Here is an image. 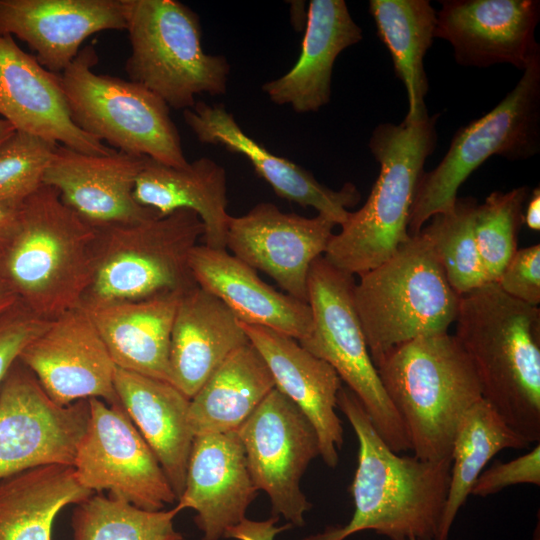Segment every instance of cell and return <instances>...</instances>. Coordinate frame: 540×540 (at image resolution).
Here are the masks:
<instances>
[{
  "instance_id": "cell-1",
  "label": "cell",
  "mask_w": 540,
  "mask_h": 540,
  "mask_svg": "<svg viewBox=\"0 0 540 540\" xmlns=\"http://www.w3.org/2000/svg\"><path fill=\"white\" fill-rule=\"evenodd\" d=\"M337 408L359 444L349 488L354 513L346 525L327 527L303 540H345L365 530L390 540H435L448 493L451 457L428 461L394 452L347 387L338 392Z\"/></svg>"
},
{
  "instance_id": "cell-2",
  "label": "cell",
  "mask_w": 540,
  "mask_h": 540,
  "mask_svg": "<svg viewBox=\"0 0 540 540\" xmlns=\"http://www.w3.org/2000/svg\"><path fill=\"white\" fill-rule=\"evenodd\" d=\"M458 339L477 372L482 398L530 444L540 441V309L495 282L461 295Z\"/></svg>"
},
{
  "instance_id": "cell-3",
  "label": "cell",
  "mask_w": 540,
  "mask_h": 540,
  "mask_svg": "<svg viewBox=\"0 0 540 540\" xmlns=\"http://www.w3.org/2000/svg\"><path fill=\"white\" fill-rule=\"evenodd\" d=\"M98 232L42 185L21 206L0 276L19 302L47 321L80 307L95 272Z\"/></svg>"
},
{
  "instance_id": "cell-4",
  "label": "cell",
  "mask_w": 540,
  "mask_h": 540,
  "mask_svg": "<svg viewBox=\"0 0 540 540\" xmlns=\"http://www.w3.org/2000/svg\"><path fill=\"white\" fill-rule=\"evenodd\" d=\"M375 366L414 456L428 461L451 457L462 417L482 399L477 372L455 335L419 336L391 350Z\"/></svg>"
},
{
  "instance_id": "cell-5",
  "label": "cell",
  "mask_w": 540,
  "mask_h": 540,
  "mask_svg": "<svg viewBox=\"0 0 540 540\" xmlns=\"http://www.w3.org/2000/svg\"><path fill=\"white\" fill-rule=\"evenodd\" d=\"M438 117L382 123L373 130L369 148L379 175L365 204L349 213L328 243L323 256L334 267L360 276L409 240L411 209L424 164L436 147Z\"/></svg>"
},
{
  "instance_id": "cell-6",
  "label": "cell",
  "mask_w": 540,
  "mask_h": 540,
  "mask_svg": "<svg viewBox=\"0 0 540 540\" xmlns=\"http://www.w3.org/2000/svg\"><path fill=\"white\" fill-rule=\"evenodd\" d=\"M359 277L354 306L374 364L414 338L448 332L456 320L461 296L422 232Z\"/></svg>"
},
{
  "instance_id": "cell-7",
  "label": "cell",
  "mask_w": 540,
  "mask_h": 540,
  "mask_svg": "<svg viewBox=\"0 0 540 540\" xmlns=\"http://www.w3.org/2000/svg\"><path fill=\"white\" fill-rule=\"evenodd\" d=\"M96 228L95 272L80 307L184 293L197 285L189 259L204 226L195 212L179 209Z\"/></svg>"
},
{
  "instance_id": "cell-8",
  "label": "cell",
  "mask_w": 540,
  "mask_h": 540,
  "mask_svg": "<svg viewBox=\"0 0 540 540\" xmlns=\"http://www.w3.org/2000/svg\"><path fill=\"white\" fill-rule=\"evenodd\" d=\"M131 54L130 81L161 98L169 108L187 110L201 93L226 92L230 66L207 54L199 16L177 0H122Z\"/></svg>"
},
{
  "instance_id": "cell-9",
  "label": "cell",
  "mask_w": 540,
  "mask_h": 540,
  "mask_svg": "<svg viewBox=\"0 0 540 540\" xmlns=\"http://www.w3.org/2000/svg\"><path fill=\"white\" fill-rule=\"evenodd\" d=\"M94 46H85L60 74L73 122L113 149L185 167L181 138L169 106L144 86L98 74Z\"/></svg>"
},
{
  "instance_id": "cell-10",
  "label": "cell",
  "mask_w": 540,
  "mask_h": 540,
  "mask_svg": "<svg viewBox=\"0 0 540 540\" xmlns=\"http://www.w3.org/2000/svg\"><path fill=\"white\" fill-rule=\"evenodd\" d=\"M540 151V55L515 87L488 113L461 127L431 171L419 180L409 235L418 234L434 215L450 211L459 187L491 156L525 160Z\"/></svg>"
},
{
  "instance_id": "cell-11",
  "label": "cell",
  "mask_w": 540,
  "mask_h": 540,
  "mask_svg": "<svg viewBox=\"0 0 540 540\" xmlns=\"http://www.w3.org/2000/svg\"><path fill=\"white\" fill-rule=\"evenodd\" d=\"M355 283L353 275L323 255L314 260L307 282L312 329L298 342L336 371L383 441L396 453L406 452L411 445L405 426L384 389L355 310Z\"/></svg>"
},
{
  "instance_id": "cell-12",
  "label": "cell",
  "mask_w": 540,
  "mask_h": 540,
  "mask_svg": "<svg viewBox=\"0 0 540 540\" xmlns=\"http://www.w3.org/2000/svg\"><path fill=\"white\" fill-rule=\"evenodd\" d=\"M89 420L73 469L79 484L148 511L177 497L154 453L121 404L89 398Z\"/></svg>"
},
{
  "instance_id": "cell-13",
  "label": "cell",
  "mask_w": 540,
  "mask_h": 540,
  "mask_svg": "<svg viewBox=\"0 0 540 540\" xmlns=\"http://www.w3.org/2000/svg\"><path fill=\"white\" fill-rule=\"evenodd\" d=\"M88 420V399L57 404L17 359L0 384V479L39 466H73Z\"/></svg>"
},
{
  "instance_id": "cell-14",
  "label": "cell",
  "mask_w": 540,
  "mask_h": 540,
  "mask_svg": "<svg viewBox=\"0 0 540 540\" xmlns=\"http://www.w3.org/2000/svg\"><path fill=\"white\" fill-rule=\"evenodd\" d=\"M253 482L271 503L272 516L305 525L312 505L300 488L310 462L319 456L316 431L298 406L274 388L236 430Z\"/></svg>"
},
{
  "instance_id": "cell-15",
  "label": "cell",
  "mask_w": 540,
  "mask_h": 540,
  "mask_svg": "<svg viewBox=\"0 0 540 540\" xmlns=\"http://www.w3.org/2000/svg\"><path fill=\"white\" fill-rule=\"evenodd\" d=\"M335 226L323 214L307 218L262 202L245 215L230 216L226 248L269 275L286 294L308 303L310 267L324 255Z\"/></svg>"
},
{
  "instance_id": "cell-16",
  "label": "cell",
  "mask_w": 540,
  "mask_h": 540,
  "mask_svg": "<svg viewBox=\"0 0 540 540\" xmlns=\"http://www.w3.org/2000/svg\"><path fill=\"white\" fill-rule=\"evenodd\" d=\"M18 359L59 405L89 398L120 404L114 388L116 365L81 307L51 320L22 349Z\"/></svg>"
},
{
  "instance_id": "cell-17",
  "label": "cell",
  "mask_w": 540,
  "mask_h": 540,
  "mask_svg": "<svg viewBox=\"0 0 540 540\" xmlns=\"http://www.w3.org/2000/svg\"><path fill=\"white\" fill-rule=\"evenodd\" d=\"M437 12L435 38L448 41L455 61L465 67L511 64L522 71L538 55L537 0H444Z\"/></svg>"
},
{
  "instance_id": "cell-18",
  "label": "cell",
  "mask_w": 540,
  "mask_h": 540,
  "mask_svg": "<svg viewBox=\"0 0 540 540\" xmlns=\"http://www.w3.org/2000/svg\"><path fill=\"white\" fill-rule=\"evenodd\" d=\"M0 117L25 132L92 155L115 151L73 122L59 74L44 68L12 36L0 35Z\"/></svg>"
},
{
  "instance_id": "cell-19",
  "label": "cell",
  "mask_w": 540,
  "mask_h": 540,
  "mask_svg": "<svg viewBox=\"0 0 540 540\" xmlns=\"http://www.w3.org/2000/svg\"><path fill=\"white\" fill-rule=\"evenodd\" d=\"M146 157L120 151L82 153L57 144L43 176L62 201L94 226L130 223L159 216L134 198Z\"/></svg>"
},
{
  "instance_id": "cell-20",
  "label": "cell",
  "mask_w": 540,
  "mask_h": 540,
  "mask_svg": "<svg viewBox=\"0 0 540 540\" xmlns=\"http://www.w3.org/2000/svg\"><path fill=\"white\" fill-rule=\"evenodd\" d=\"M243 444L236 431L194 436L185 486L176 508H191L202 540H220L246 518L257 497Z\"/></svg>"
},
{
  "instance_id": "cell-21",
  "label": "cell",
  "mask_w": 540,
  "mask_h": 540,
  "mask_svg": "<svg viewBox=\"0 0 540 540\" xmlns=\"http://www.w3.org/2000/svg\"><path fill=\"white\" fill-rule=\"evenodd\" d=\"M183 116L201 143L221 145L243 155L280 198L313 207L336 225L341 226L350 213L348 208L361 200V193L353 183L347 182L339 190H333L296 163L271 153L247 135L222 104L196 102L183 111Z\"/></svg>"
},
{
  "instance_id": "cell-22",
  "label": "cell",
  "mask_w": 540,
  "mask_h": 540,
  "mask_svg": "<svg viewBox=\"0 0 540 540\" xmlns=\"http://www.w3.org/2000/svg\"><path fill=\"white\" fill-rule=\"evenodd\" d=\"M126 28L122 0H0V35L16 36L62 73L94 33Z\"/></svg>"
},
{
  "instance_id": "cell-23",
  "label": "cell",
  "mask_w": 540,
  "mask_h": 540,
  "mask_svg": "<svg viewBox=\"0 0 540 540\" xmlns=\"http://www.w3.org/2000/svg\"><path fill=\"white\" fill-rule=\"evenodd\" d=\"M242 324L250 343L267 364L275 388L293 401L312 423L319 456L331 468L338 464L344 441L337 396L342 381L324 360L311 354L291 336L273 329Z\"/></svg>"
},
{
  "instance_id": "cell-24",
  "label": "cell",
  "mask_w": 540,
  "mask_h": 540,
  "mask_svg": "<svg viewBox=\"0 0 540 540\" xmlns=\"http://www.w3.org/2000/svg\"><path fill=\"white\" fill-rule=\"evenodd\" d=\"M250 341L227 305L198 285L181 294L169 349L170 383L192 399L236 349Z\"/></svg>"
},
{
  "instance_id": "cell-25",
  "label": "cell",
  "mask_w": 540,
  "mask_h": 540,
  "mask_svg": "<svg viewBox=\"0 0 540 540\" xmlns=\"http://www.w3.org/2000/svg\"><path fill=\"white\" fill-rule=\"evenodd\" d=\"M189 265L196 284L223 301L241 323L267 327L297 341L310 333L309 304L275 290L226 249L196 245Z\"/></svg>"
},
{
  "instance_id": "cell-26",
  "label": "cell",
  "mask_w": 540,
  "mask_h": 540,
  "mask_svg": "<svg viewBox=\"0 0 540 540\" xmlns=\"http://www.w3.org/2000/svg\"><path fill=\"white\" fill-rule=\"evenodd\" d=\"M344 0H311L300 55L283 76L262 85L270 100L297 113L315 112L330 101L338 55L362 40Z\"/></svg>"
},
{
  "instance_id": "cell-27",
  "label": "cell",
  "mask_w": 540,
  "mask_h": 540,
  "mask_svg": "<svg viewBox=\"0 0 540 540\" xmlns=\"http://www.w3.org/2000/svg\"><path fill=\"white\" fill-rule=\"evenodd\" d=\"M120 404L161 465L177 500L185 486L194 434L190 399L167 381L116 367Z\"/></svg>"
},
{
  "instance_id": "cell-28",
  "label": "cell",
  "mask_w": 540,
  "mask_h": 540,
  "mask_svg": "<svg viewBox=\"0 0 540 540\" xmlns=\"http://www.w3.org/2000/svg\"><path fill=\"white\" fill-rule=\"evenodd\" d=\"M181 294L165 293L83 309L116 367L170 383V337Z\"/></svg>"
},
{
  "instance_id": "cell-29",
  "label": "cell",
  "mask_w": 540,
  "mask_h": 540,
  "mask_svg": "<svg viewBox=\"0 0 540 540\" xmlns=\"http://www.w3.org/2000/svg\"><path fill=\"white\" fill-rule=\"evenodd\" d=\"M226 192L225 169L212 159L202 157L185 167H173L146 157L133 195L159 216L179 209L195 212L204 226V245L226 249L230 218Z\"/></svg>"
},
{
  "instance_id": "cell-30",
  "label": "cell",
  "mask_w": 540,
  "mask_h": 540,
  "mask_svg": "<svg viewBox=\"0 0 540 540\" xmlns=\"http://www.w3.org/2000/svg\"><path fill=\"white\" fill-rule=\"evenodd\" d=\"M274 388L257 349L250 342L236 349L190 399L194 436L236 431Z\"/></svg>"
},
{
  "instance_id": "cell-31",
  "label": "cell",
  "mask_w": 540,
  "mask_h": 540,
  "mask_svg": "<svg viewBox=\"0 0 540 540\" xmlns=\"http://www.w3.org/2000/svg\"><path fill=\"white\" fill-rule=\"evenodd\" d=\"M93 493L67 465L39 466L0 479V540H51L57 514Z\"/></svg>"
},
{
  "instance_id": "cell-32",
  "label": "cell",
  "mask_w": 540,
  "mask_h": 540,
  "mask_svg": "<svg viewBox=\"0 0 540 540\" xmlns=\"http://www.w3.org/2000/svg\"><path fill=\"white\" fill-rule=\"evenodd\" d=\"M369 13L406 89L408 112L404 120L427 117L424 58L435 38L437 12L428 0H370Z\"/></svg>"
},
{
  "instance_id": "cell-33",
  "label": "cell",
  "mask_w": 540,
  "mask_h": 540,
  "mask_svg": "<svg viewBox=\"0 0 540 540\" xmlns=\"http://www.w3.org/2000/svg\"><path fill=\"white\" fill-rule=\"evenodd\" d=\"M529 446L486 400L472 405L462 417L452 444L448 493L435 540H448L458 511L491 458L503 449Z\"/></svg>"
},
{
  "instance_id": "cell-34",
  "label": "cell",
  "mask_w": 540,
  "mask_h": 540,
  "mask_svg": "<svg viewBox=\"0 0 540 540\" xmlns=\"http://www.w3.org/2000/svg\"><path fill=\"white\" fill-rule=\"evenodd\" d=\"M180 511H148L111 495L91 494L72 514L74 540H183L174 527Z\"/></svg>"
},
{
  "instance_id": "cell-35",
  "label": "cell",
  "mask_w": 540,
  "mask_h": 540,
  "mask_svg": "<svg viewBox=\"0 0 540 540\" xmlns=\"http://www.w3.org/2000/svg\"><path fill=\"white\" fill-rule=\"evenodd\" d=\"M477 205L473 197L457 198L450 211L434 215L420 231L429 240L449 284L460 296L489 283L475 238Z\"/></svg>"
},
{
  "instance_id": "cell-36",
  "label": "cell",
  "mask_w": 540,
  "mask_h": 540,
  "mask_svg": "<svg viewBox=\"0 0 540 540\" xmlns=\"http://www.w3.org/2000/svg\"><path fill=\"white\" fill-rule=\"evenodd\" d=\"M528 198V187L521 186L508 192L494 191L476 207L475 238L488 282H497L518 249V233Z\"/></svg>"
},
{
  "instance_id": "cell-37",
  "label": "cell",
  "mask_w": 540,
  "mask_h": 540,
  "mask_svg": "<svg viewBox=\"0 0 540 540\" xmlns=\"http://www.w3.org/2000/svg\"><path fill=\"white\" fill-rule=\"evenodd\" d=\"M57 143L16 131L0 143V202L22 205L43 185Z\"/></svg>"
},
{
  "instance_id": "cell-38",
  "label": "cell",
  "mask_w": 540,
  "mask_h": 540,
  "mask_svg": "<svg viewBox=\"0 0 540 540\" xmlns=\"http://www.w3.org/2000/svg\"><path fill=\"white\" fill-rule=\"evenodd\" d=\"M518 484L540 486V444L528 453L507 462L495 461L475 481L471 493L486 497Z\"/></svg>"
},
{
  "instance_id": "cell-39",
  "label": "cell",
  "mask_w": 540,
  "mask_h": 540,
  "mask_svg": "<svg viewBox=\"0 0 540 540\" xmlns=\"http://www.w3.org/2000/svg\"><path fill=\"white\" fill-rule=\"evenodd\" d=\"M49 322L34 315L19 301L0 318V384L22 349L38 336Z\"/></svg>"
},
{
  "instance_id": "cell-40",
  "label": "cell",
  "mask_w": 540,
  "mask_h": 540,
  "mask_svg": "<svg viewBox=\"0 0 540 540\" xmlns=\"http://www.w3.org/2000/svg\"><path fill=\"white\" fill-rule=\"evenodd\" d=\"M510 297L531 306L540 303V245L517 249L497 282Z\"/></svg>"
},
{
  "instance_id": "cell-41",
  "label": "cell",
  "mask_w": 540,
  "mask_h": 540,
  "mask_svg": "<svg viewBox=\"0 0 540 540\" xmlns=\"http://www.w3.org/2000/svg\"><path fill=\"white\" fill-rule=\"evenodd\" d=\"M279 517L271 516L266 520H250L245 518L239 524L229 528L224 538L236 540H274L275 536L292 527L290 523L277 526Z\"/></svg>"
},
{
  "instance_id": "cell-42",
  "label": "cell",
  "mask_w": 540,
  "mask_h": 540,
  "mask_svg": "<svg viewBox=\"0 0 540 540\" xmlns=\"http://www.w3.org/2000/svg\"><path fill=\"white\" fill-rule=\"evenodd\" d=\"M22 205L0 202V255L14 237L20 219Z\"/></svg>"
},
{
  "instance_id": "cell-43",
  "label": "cell",
  "mask_w": 540,
  "mask_h": 540,
  "mask_svg": "<svg viewBox=\"0 0 540 540\" xmlns=\"http://www.w3.org/2000/svg\"><path fill=\"white\" fill-rule=\"evenodd\" d=\"M523 223L531 230H540V189L538 187L529 196L526 211L523 213Z\"/></svg>"
},
{
  "instance_id": "cell-44",
  "label": "cell",
  "mask_w": 540,
  "mask_h": 540,
  "mask_svg": "<svg viewBox=\"0 0 540 540\" xmlns=\"http://www.w3.org/2000/svg\"><path fill=\"white\" fill-rule=\"evenodd\" d=\"M18 301L12 288L0 276V318L15 306Z\"/></svg>"
},
{
  "instance_id": "cell-45",
  "label": "cell",
  "mask_w": 540,
  "mask_h": 540,
  "mask_svg": "<svg viewBox=\"0 0 540 540\" xmlns=\"http://www.w3.org/2000/svg\"><path fill=\"white\" fill-rule=\"evenodd\" d=\"M15 132L14 127L5 119L0 117V143Z\"/></svg>"
},
{
  "instance_id": "cell-46",
  "label": "cell",
  "mask_w": 540,
  "mask_h": 540,
  "mask_svg": "<svg viewBox=\"0 0 540 540\" xmlns=\"http://www.w3.org/2000/svg\"><path fill=\"white\" fill-rule=\"evenodd\" d=\"M411 540H415V539H411Z\"/></svg>"
}]
</instances>
